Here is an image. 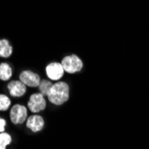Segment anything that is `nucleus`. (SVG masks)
Instances as JSON below:
<instances>
[{"instance_id":"nucleus-1","label":"nucleus","mask_w":149,"mask_h":149,"mask_svg":"<svg viewBox=\"0 0 149 149\" xmlns=\"http://www.w3.org/2000/svg\"><path fill=\"white\" fill-rule=\"evenodd\" d=\"M70 86L64 81H57L54 83L48 95L47 99L55 105H62L69 100Z\"/></svg>"},{"instance_id":"nucleus-2","label":"nucleus","mask_w":149,"mask_h":149,"mask_svg":"<svg viewBox=\"0 0 149 149\" xmlns=\"http://www.w3.org/2000/svg\"><path fill=\"white\" fill-rule=\"evenodd\" d=\"M64 72L71 74L79 72L83 68V62L76 55H69L63 58L61 62Z\"/></svg>"},{"instance_id":"nucleus-3","label":"nucleus","mask_w":149,"mask_h":149,"mask_svg":"<svg viewBox=\"0 0 149 149\" xmlns=\"http://www.w3.org/2000/svg\"><path fill=\"white\" fill-rule=\"evenodd\" d=\"M28 119V109L22 104H15L10 110V120L15 125L22 124Z\"/></svg>"},{"instance_id":"nucleus-4","label":"nucleus","mask_w":149,"mask_h":149,"mask_svg":"<svg viewBox=\"0 0 149 149\" xmlns=\"http://www.w3.org/2000/svg\"><path fill=\"white\" fill-rule=\"evenodd\" d=\"M47 107V101L45 99V96L41 93H35L30 97L28 101V108L29 110L34 113H38L42 112Z\"/></svg>"},{"instance_id":"nucleus-5","label":"nucleus","mask_w":149,"mask_h":149,"mask_svg":"<svg viewBox=\"0 0 149 149\" xmlns=\"http://www.w3.org/2000/svg\"><path fill=\"white\" fill-rule=\"evenodd\" d=\"M64 69L61 63L52 62L46 67V73L50 80L58 81L64 75Z\"/></svg>"},{"instance_id":"nucleus-6","label":"nucleus","mask_w":149,"mask_h":149,"mask_svg":"<svg viewBox=\"0 0 149 149\" xmlns=\"http://www.w3.org/2000/svg\"><path fill=\"white\" fill-rule=\"evenodd\" d=\"M19 79L27 87H31V88L38 87L40 81H41L40 76L38 73L30 70L22 71L19 75Z\"/></svg>"},{"instance_id":"nucleus-7","label":"nucleus","mask_w":149,"mask_h":149,"mask_svg":"<svg viewBox=\"0 0 149 149\" xmlns=\"http://www.w3.org/2000/svg\"><path fill=\"white\" fill-rule=\"evenodd\" d=\"M7 89L13 97H21L24 96V94L26 93L27 86L20 79L11 80L7 84Z\"/></svg>"},{"instance_id":"nucleus-8","label":"nucleus","mask_w":149,"mask_h":149,"mask_svg":"<svg viewBox=\"0 0 149 149\" xmlns=\"http://www.w3.org/2000/svg\"><path fill=\"white\" fill-rule=\"evenodd\" d=\"M45 121L42 116L38 114H33L28 117L26 120V127L32 132H39L44 128Z\"/></svg>"},{"instance_id":"nucleus-9","label":"nucleus","mask_w":149,"mask_h":149,"mask_svg":"<svg viewBox=\"0 0 149 149\" xmlns=\"http://www.w3.org/2000/svg\"><path fill=\"white\" fill-rule=\"evenodd\" d=\"M13 47L10 42L6 38L0 39V57L7 58L12 56L13 54Z\"/></svg>"},{"instance_id":"nucleus-10","label":"nucleus","mask_w":149,"mask_h":149,"mask_svg":"<svg viewBox=\"0 0 149 149\" xmlns=\"http://www.w3.org/2000/svg\"><path fill=\"white\" fill-rule=\"evenodd\" d=\"M13 76L12 67L7 63H0V79L3 81H6L11 79Z\"/></svg>"},{"instance_id":"nucleus-11","label":"nucleus","mask_w":149,"mask_h":149,"mask_svg":"<svg viewBox=\"0 0 149 149\" xmlns=\"http://www.w3.org/2000/svg\"><path fill=\"white\" fill-rule=\"evenodd\" d=\"M54 83H52L50 80L48 79H42L41 81H40V83L38 85V92L41 93L43 96L45 97H47V95L52 88Z\"/></svg>"},{"instance_id":"nucleus-12","label":"nucleus","mask_w":149,"mask_h":149,"mask_svg":"<svg viewBox=\"0 0 149 149\" xmlns=\"http://www.w3.org/2000/svg\"><path fill=\"white\" fill-rule=\"evenodd\" d=\"M12 143L11 135L6 132L0 133V149H6V147Z\"/></svg>"},{"instance_id":"nucleus-13","label":"nucleus","mask_w":149,"mask_h":149,"mask_svg":"<svg viewBox=\"0 0 149 149\" xmlns=\"http://www.w3.org/2000/svg\"><path fill=\"white\" fill-rule=\"evenodd\" d=\"M11 105L10 98L4 94H0V111H6Z\"/></svg>"},{"instance_id":"nucleus-14","label":"nucleus","mask_w":149,"mask_h":149,"mask_svg":"<svg viewBox=\"0 0 149 149\" xmlns=\"http://www.w3.org/2000/svg\"><path fill=\"white\" fill-rule=\"evenodd\" d=\"M6 125V120L0 117V133H1V132H5Z\"/></svg>"}]
</instances>
